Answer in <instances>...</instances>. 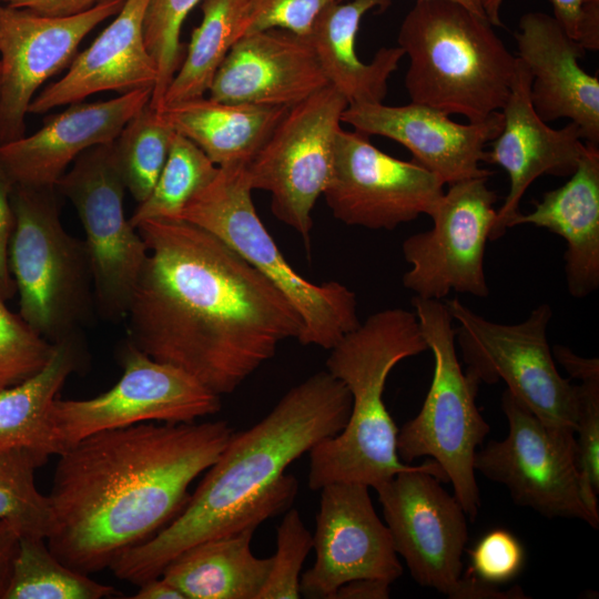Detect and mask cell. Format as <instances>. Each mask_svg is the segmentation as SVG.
I'll list each match as a JSON object with an SVG mask.
<instances>
[{
  "label": "cell",
  "mask_w": 599,
  "mask_h": 599,
  "mask_svg": "<svg viewBox=\"0 0 599 599\" xmlns=\"http://www.w3.org/2000/svg\"><path fill=\"white\" fill-rule=\"evenodd\" d=\"M136 230L148 250L125 316L136 348L221 397L300 339L294 306L219 237L185 221Z\"/></svg>",
  "instance_id": "6da1fadb"
},
{
  "label": "cell",
  "mask_w": 599,
  "mask_h": 599,
  "mask_svg": "<svg viewBox=\"0 0 599 599\" xmlns=\"http://www.w3.org/2000/svg\"><path fill=\"white\" fill-rule=\"evenodd\" d=\"M233 434L224 420L140 423L70 446L54 469L47 544L68 567L90 575L164 528L189 488Z\"/></svg>",
  "instance_id": "7a4b0ae2"
},
{
  "label": "cell",
  "mask_w": 599,
  "mask_h": 599,
  "mask_svg": "<svg viewBox=\"0 0 599 599\" xmlns=\"http://www.w3.org/2000/svg\"><path fill=\"white\" fill-rule=\"evenodd\" d=\"M346 386L321 370L292 387L252 427L232 434L205 470L182 511L148 540L121 552L109 566L136 586L202 541L255 530L285 511L298 490L286 468L319 441L337 435L351 414Z\"/></svg>",
  "instance_id": "3957f363"
},
{
  "label": "cell",
  "mask_w": 599,
  "mask_h": 599,
  "mask_svg": "<svg viewBox=\"0 0 599 599\" xmlns=\"http://www.w3.org/2000/svg\"><path fill=\"white\" fill-rule=\"evenodd\" d=\"M329 351L326 370L346 386L352 407L345 427L308 451V487L344 481L376 489L412 467L397 454L398 428L383 397L387 377L428 351L427 343L416 314L394 307L368 316Z\"/></svg>",
  "instance_id": "277c9868"
},
{
  "label": "cell",
  "mask_w": 599,
  "mask_h": 599,
  "mask_svg": "<svg viewBox=\"0 0 599 599\" xmlns=\"http://www.w3.org/2000/svg\"><path fill=\"white\" fill-rule=\"evenodd\" d=\"M485 17L447 0H417L403 19L398 47L408 55L410 102L480 122L504 106L514 57Z\"/></svg>",
  "instance_id": "5b68a950"
},
{
  "label": "cell",
  "mask_w": 599,
  "mask_h": 599,
  "mask_svg": "<svg viewBox=\"0 0 599 599\" xmlns=\"http://www.w3.org/2000/svg\"><path fill=\"white\" fill-rule=\"evenodd\" d=\"M252 191L246 165L219 167L176 221L212 233L266 277L301 316L302 345L331 349L361 323L356 294L339 282L316 284L296 272L262 223Z\"/></svg>",
  "instance_id": "8992f818"
},
{
  "label": "cell",
  "mask_w": 599,
  "mask_h": 599,
  "mask_svg": "<svg viewBox=\"0 0 599 599\" xmlns=\"http://www.w3.org/2000/svg\"><path fill=\"white\" fill-rule=\"evenodd\" d=\"M57 193L55 187L14 185L8 251L18 314L52 344L81 335L95 305L84 240L64 230Z\"/></svg>",
  "instance_id": "52a82bcc"
},
{
  "label": "cell",
  "mask_w": 599,
  "mask_h": 599,
  "mask_svg": "<svg viewBox=\"0 0 599 599\" xmlns=\"http://www.w3.org/2000/svg\"><path fill=\"white\" fill-rule=\"evenodd\" d=\"M434 373L419 413L397 434V454L404 464L432 457L451 484L454 496L471 520L480 508L474 460L489 433L476 396L480 383L463 370L456 329L446 303L414 296L412 300Z\"/></svg>",
  "instance_id": "ba28073f"
},
{
  "label": "cell",
  "mask_w": 599,
  "mask_h": 599,
  "mask_svg": "<svg viewBox=\"0 0 599 599\" xmlns=\"http://www.w3.org/2000/svg\"><path fill=\"white\" fill-rule=\"evenodd\" d=\"M456 323L466 373L479 383L505 382L521 404L545 424L576 433L579 389L562 377L547 339L549 304L534 308L516 324L478 315L458 298L445 302Z\"/></svg>",
  "instance_id": "9c48e42d"
},
{
  "label": "cell",
  "mask_w": 599,
  "mask_h": 599,
  "mask_svg": "<svg viewBox=\"0 0 599 599\" xmlns=\"http://www.w3.org/2000/svg\"><path fill=\"white\" fill-rule=\"evenodd\" d=\"M122 376L88 399H60L50 420L57 455L93 434L140 423H191L216 414L220 396L189 374L159 362L125 341L118 352Z\"/></svg>",
  "instance_id": "30bf717a"
},
{
  "label": "cell",
  "mask_w": 599,
  "mask_h": 599,
  "mask_svg": "<svg viewBox=\"0 0 599 599\" xmlns=\"http://www.w3.org/2000/svg\"><path fill=\"white\" fill-rule=\"evenodd\" d=\"M113 142L84 151L55 184L83 226L95 306L109 321L126 316L148 253L142 236L124 214L126 189Z\"/></svg>",
  "instance_id": "8fae6325"
},
{
  "label": "cell",
  "mask_w": 599,
  "mask_h": 599,
  "mask_svg": "<svg viewBox=\"0 0 599 599\" xmlns=\"http://www.w3.org/2000/svg\"><path fill=\"white\" fill-rule=\"evenodd\" d=\"M347 100L327 85L288 108L246 165L252 190L271 195V211L309 247L312 211L333 171L334 142Z\"/></svg>",
  "instance_id": "7c38bea8"
},
{
  "label": "cell",
  "mask_w": 599,
  "mask_h": 599,
  "mask_svg": "<svg viewBox=\"0 0 599 599\" xmlns=\"http://www.w3.org/2000/svg\"><path fill=\"white\" fill-rule=\"evenodd\" d=\"M501 408L508 435L477 450L475 470L506 486L519 506L597 529L599 516L588 509L581 493L575 433L545 424L507 389Z\"/></svg>",
  "instance_id": "4fadbf2b"
},
{
  "label": "cell",
  "mask_w": 599,
  "mask_h": 599,
  "mask_svg": "<svg viewBox=\"0 0 599 599\" xmlns=\"http://www.w3.org/2000/svg\"><path fill=\"white\" fill-rule=\"evenodd\" d=\"M435 460L397 473L375 490L397 555L413 579L457 599L463 552L468 540L467 515Z\"/></svg>",
  "instance_id": "5bb4252c"
},
{
  "label": "cell",
  "mask_w": 599,
  "mask_h": 599,
  "mask_svg": "<svg viewBox=\"0 0 599 599\" xmlns=\"http://www.w3.org/2000/svg\"><path fill=\"white\" fill-rule=\"evenodd\" d=\"M487 180L449 184L429 215L432 229L404 240L402 251L409 270L403 275V285L414 296L436 301L451 292L488 296L484 257L498 195Z\"/></svg>",
  "instance_id": "9a60e30c"
},
{
  "label": "cell",
  "mask_w": 599,
  "mask_h": 599,
  "mask_svg": "<svg viewBox=\"0 0 599 599\" xmlns=\"http://www.w3.org/2000/svg\"><path fill=\"white\" fill-rule=\"evenodd\" d=\"M444 185L416 162L396 159L372 144L368 135L341 128L323 196L333 216L344 224L390 231L423 214L429 216Z\"/></svg>",
  "instance_id": "2e32d148"
},
{
  "label": "cell",
  "mask_w": 599,
  "mask_h": 599,
  "mask_svg": "<svg viewBox=\"0 0 599 599\" xmlns=\"http://www.w3.org/2000/svg\"><path fill=\"white\" fill-rule=\"evenodd\" d=\"M125 0H101L68 17L0 6V144L24 135L26 115L40 87L69 68L84 37L114 17Z\"/></svg>",
  "instance_id": "e0dca14e"
},
{
  "label": "cell",
  "mask_w": 599,
  "mask_h": 599,
  "mask_svg": "<svg viewBox=\"0 0 599 599\" xmlns=\"http://www.w3.org/2000/svg\"><path fill=\"white\" fill-rule=\"evenodd\" d=\"M369 487L332 483L321 488L313 549L315 561L301 576V596L334 599L338 588L355 579L389 583L403 575L390 532L373 506Z\"/></svg>",
  "instance_id": "ac0fdd59"
},
{
  "label": "cell",
  "mask_w": 599,
  "mask_h": 599,
  "mask_svg": "<svg viewBox=\"0 0 599 599\" xmlns=\"http://www.w3.org/2000/svg\"><path fill=\"white\" fill-rule=\"evenodd\" d=\"M341 121L366 135H380L405 146L414 162L436 174L445 184L474 177H489L485 146L501 131L500 111L480 122L466 124L428 105L410 102L392 106L383 103L348 105Z\"/></svg>",
  "instance_id": "d6986e66"
},
{
  "label": "cell",
  "mask_w": 599,
  "mask_h": 599,
  "mask_svg": "<svg viewBox=\"0 0 599 599\" xmlns=\"http://www.w3.org/2000/svg\"><path fill=\"white\" fill-rule=\"evenodd\" d=\"M530 83L528 68L517 58L510 92L500 110L504 124L485 162L502 167L510 181L489 241L501 237L510 229L520 213V201L535 180L545 174L570 176L586 148L576 123L554 129L540 119L530 100Z\"/></svg>",
  "instance_id": "ffe728a7"
},
{
  "label": "cell",
  "mask_w": 599,
  "mask_h": 599,
  "mask_svg": "<svg viewBox=\"0 0 599 599\" xmlns=\"http://www.w3.org/2000/svg\"><path fill=\"white\" fill-rule=\"evenodd\" d=\"M151 95L152 89H142L105 101L69 104L48 116L33 134L0 144V161L14 185L55 187L80 154L113 142Z\"/></svg>",
  "instance_id": "44dd1931"
},
{
  "label": "cell",
  "mask_w": 599,
  "mask_h": 599,
  "mask_svg": "<svg viewBox=\"0 0 599 599\" xmlns=\"http://www.w3.org/2000/svg\"><path fill=\"white\" fill-rule=\"evenodd\" d=\"M327 85L307 38L270 29L246 34L231 47L209 98L292 108Z\"/></svg>",
  "instance_id": "7402d4cb"
},
{
  "label": "cell",
  "mask_w": 599,
  "mask_h": 599,
  "mask_svg": "<svg viewBox=\"0 0 599 599\" xmlns=\"http://www.w3.org/2000/svg\"><path fill=\"white\" fill-rule=\"evenodd\" d=\"M531 75L530 100L541 120L569 119L586 143L599 146V79L579 64L585 48L545 12H527L514 34Z\"/></svg>",
  "instance_id": "603a6c76"
},
{
  "label": "cell",
  "mask_w": 599,
  "mask_h": 599,
  "mask_svg": "<svg viewBox=\"0 0 599 599\" xmlns=\"http://www.w3.org/2000/svg\"><path fill=\"white\" fill-rule=\"evenodd\" d=\"M149 3L150 0H125L112 22L77 53L65 75L35 94L28 113L42 114L103 91L125 94L153 90L158 70L144 41Z\"/></svg>",
  "instance_id": "cb8c5ba5"
},
{
  "label": "cell",
  "mask_w": 599,
  "mask_h": 599,
  "mask_svg": "<svg viewBox=\"0 0 599 599\" xmlns=\"http://www.w3.org/2000/svg\"><path fill=\"white\" fill-rule=\"evenodd\" d=\"M534 210L519 213L510 229L530 224L566 242L565 275L568 292L583 298L599 287V146L586 143L568 181L534 201Z\"/></svg>",
  "instance_id": "d4e9b609"
},
{
  "label": "cell",
  "mask_w": 599,
  "mask_h": 599,
  "mask_svg": "<svg viewBox=\"0 0 599 599\" xmlns=\"http://www.w3.org/2000/svg\"><path fill=\"white\" fill-rule=\"evenodd\" d=\"M390 0H352L327 6L315 19L307 40L327 82L351 104L383 103L387 83L404 51L397 45L380 48L365 63L356 53V35L363 17Z\"/></svg>",
  "instance_id": "484cf974"
},
{
  "label": "cell",
  "mask_w": 599,
  "mask_h": 599,
  "mask_svg": "<svg viewBox=\"0 0 599 599\" xmlns=\"http://www.w3.org/2000/svg\"><path fill=\"white\" fill-rule=\"evenodd\" d=\"M287 109L202 97L159 112L217 167H225L247 165Z\"/></svg>",
  "instance_id": "4316f807"
},
{
  "label": "cell",
  "mask_w": 599,
  "mask_h": 599,
  "mask_svg": "<svg viewBox=\"0 0 599 599\" xmlns=\"http://www.w3.org/2000/svg\"><path fill=\"white\" fill-rule=\"evenodd\" d=\"M254 531L246 529L194 545L171 560L161 576L185 599H257L272 558L253 555Z\"/></svg>",
  "instance_id": "83f0119b"
},
{
  "label": "cell",
  "mask_w": 599,
  "mask_h": 599,
  "mask_svg": "<svg viewBox=\"0 0 599 599\" xmlns=\"http://www.w3.org/2000/svg\"><path fill=\"white\" fill-rule=\"evenodd\" d=\"M84 361L81 335L54 343L44 367L30 378L0 389V453L28 449L57 455L50 413L68 377Z\"/></svg>",
  "instance_id": "f1b7e54d"
},
{
  "label": "cell",
  "mask_w": 599,
  "mask_h": 599,
  "mask_svg": "<svg viewBox=\"0 0 599 599\" xmlns=\"http://www.w3.org/2000/svg\"><path fill=\"white\" fill-rule=\"evenodd\" d=\"M202 21L160 110L204 97L231 47L246 33L248 0H201Z\"/></svg>",
  "instance_id": "f546056e"
},
{
  "label": "cell",
  "mask_w": 599,
  "mask_h": 599,
  "mask_svg": "<svg viewBox=\"0 0 599 599\" xmlns=\"http://www.w3.org/2000/svg\"><path fill=\"white\" fill-rule=\"evenodd\" d=\"M114 593L60 561L45 538L22 536L3 599H102Z\"/></svg>",
  "instance_id": "4dcf8cb0"
},
{
  "label": "cell",
  "mask_w": 599,
  "mask_h": 599,
  "mask_svg": "<svg viewBox=\"0 0 599 599\" xmlns=\"http://www.w3.org/2000/svg\"><path fill=\"white\" fill-rule=\"evenodd\" d=\"M219 167L191 140L175 132L166 162L148 197L138 203L130 223L176 221L189 201L216 175Z\"/></svg>",
  "instance_id": "1f68e13d"
},
{
  "label": "cell",
  "mask_w": 599,
  "mask_h": 599,
  "mask_svg": "<svg viewBox=\"0 0 599 599\" xmlns=\"http://www.w3.org/2000/svg\"><path fill=\"white\" fill-rule=\"evenodd\" d=\"M175 131L149 104L124 125L114 140L116 164L125 189L141 203L151 193L166 162Z\"/></svg>",
  "instance_id": "d6a6232c"
},
{
  "label": "cell",
  "mask_w": 599,
  "mask_h": 599,
  "mask_svg": "<svg viewBox=\"0 0 599 599\" xmlns=\"http://www.w3.org/2000/svg\"><path fill=\"white\" fill-rule=\"evenodd\" d=\"M48 457L28 449L0 453V520L20 535L45 538L51 526L49 496L41 494L35 470Z\"/></svg>",
  "instance_id": "836d02e7"
},
{
  "label": "cell",
  "mask_w": 599,
  "mask_h": 599,
  "mask_svg": "<svg viewBox=\"0 0 599 599\" xmlns=\"http://www.w3.org/2000/svg\"><path fill=\"white\" fill-rule=\"evenodd\" d=\"M201 0H150L144 19V41L158 79L149 105L159 111L163 95L184 58L180 33L187 14Z\"/></svg>",
  "instance_id": "e575fe53"
},
{
  "label": "cell",
  "mask_w": 599,
  "mask_h": 599,
  "mask_svg": "<svg viewBox=\"0 0 599 599\" xmlns=\"http://www.w3.org/2000/svg\"><path fill=\"white\" fill-rule=\"evenodd\" d=\"M50 343L23 318L11 312L0 296V389L17 385L41 370L50 359Z\"/></svg>",
  "instance_id": "d590c367"
},
{
  "label": "cell",
  "mask_w": 599,
  "mask_h": 599,
  "mask_svg": "<svg viewBox=\"0 0 599 599\" xmlns=\"http://www.w3.org/2000/svg\"><path fill=\"white\" fill-rule=\"evenodd\" d=\"M312 549L313 536L300 512L287 510L277 527L276 552L271 557L270 572L257 599L301 598V570Z\"/></svg>",
  "instance_id": "8d00e7d4"
},
{
  "label": "cell",
  "mask_w": 599,
  "mask_h": 599,
  "mask_svg": "<svg viewBox=\"0 0 599 599\" xmlns=\"http://www.w3.org/2000/svg\"><path fill=\"white\" fill-rule=\"evenodd\" d=\"M579 380V412L575 435H578L576 444L580 487L586 506L599 516V373Z\"/></svg>",
  "instance_id": "74e56055"
},
{
  "label": "cell",
  "mask_w": 599,
  "mask_h": 599,
  "mask_svg": "<svg viewBox=\"0 0 599 599\" xmlns=\"http://www.w3.org/2000/svg\"><path fill=\"white\" fill-rule=\"evenodd\" d=\"M468 573L491 583L511 580L522 569L525 551L520 541L509 531L495 529L487 532L469 551Z\"/></svg>",
  "instance_id": "f35d334b"
},
{
  "label": "cell",
  "mask_w": 599,
  "mask_h": 599,
  "mask_svg": "<svg viewBox=\"0 0 599 599\" xmlns=\"http://www.w3.org/2000/svg\"><path fill=\"white\" fill-rule=\"evenodd\" d=\"M341 1L344 0H248L246 34L282 29L307 37L317 16Z\"/></svg>",
  "instance_id": "ab89813d"
},
{
  "label": "cell",
  "mask_w": 599,
  "mask_h": 599,
  "mask_svg": "<svg viewBox=\"0 0 599 599\" xmlns=\"http://www.w3.org/2000/svg\"><path fill=\"white\" fill-rule=\"evenodd\" d=\"M14 184L0 161V296L7 302L17 293L8 262L9 243L14 227L12 191Z\"/></svg>",
  "instance_id": "60d3db41"
},
{
  "label": "cell",
  "mask_w": 599,
  "mask_h": 599,
  "mask_svg": "<svg viewBox=\"0 0 599 599\" xmlns=\"http://www.w3.org/2000/svg\"><path fill=\"white\" fill-rule=\"evenodd\" d=\"M554 17L566 32L578 41V24L582 0H550ZM504 0H481L485 14L494 27H500V8Z\"/></svg>",
  "instance_id": "b9f144b4"
},
{
  "label": "cell",
  "mask_w": 599,
  "mask_h": 599,
  "mask_svg": "<svg viewBox=\"0 0 599 599\" xmlns=\"http://www.w3.org/2000/svg\"><path fill=\"white\" fill-rule=\"evenodd\" d=\"M3 4L22 8L42 16L68 17L93 8L101 0H0Z\"/></svg>",
  "instance_id": "7bdbcfd3"
},
{
  "label": "cell",
  "mask_w": 599,
  "mask_h": 599,
  "mask_svg": "<svg viewBox=\"0 0 599 599\" xmlns=\"http://www.w3.org/2000/svg\"><path fill=\"white\" fill-rule=\"evenodd\" d=\"M19 541L18 531L8 522L0 520V599H3L9 587Z\"/></svg>",
  "instance_id": "ee69618b"
},
{
  "label": "cell",
  "mask_w": 599,
  "mask_h": 599,
  "mask_svg": "<svg viewBox=\"0 0 599 599\" xmlns=\"http://www.w3.org/2000/svg\"><path fill=\"white\" fill-rule=\"evenodd\" d=\"M578 41L586 51L599 49V0L581 1Z\"/></svg>",
  "instance_id": "f6af8a7d"
},
{
  "label": "cell",
  "mask_w": 599,
  "mask_h": 599,
  "mask_svg": "<svg viewBox=\"0 0 599 599\" xmlns=\"http://www.w3.org/2000/svg\"><path fill=\"white\" fill-rule=\"evenodd\" d=\"M390 585L379 579H355L341 586L334 599H387Z\"/></svg>",
  "instance_id": "bcb514c9"
},
{
  "label": "cell",
  "mask_w": 599,
  "mask_h": 599,
  "mask_svg": "<svg viewBox=\"0 0 599 599\" xmlns=\"http://www.w3.org/2000/svg\"><path fill=\"white\" fill-rule=\"evenodd\" d=\"M133 599H185L182 592L162 576L151 578L139 585Z\"/></svg>",
  "instance_id": "7dc6e473"
},
{
  "label": "cell",
  "mask_w": 599,
  "mask_h": 599,
  "mask_svg": "<svg viewBox=\"0 0 599 599\" xmlns=\"http://www.w3.org/2000/svg\"><path fill=\"white\" fill-rule=\"evenodd\" d=\"M447 1L457 2L464 6L465 8L469 9L474 13L487 18L485 14L483 4H481V0H447Z\"/></svg>",
  "instance_id": "c3c4849f"
},
{
  "label": "cell",
  "mask_w": 599,
  "mask_h": 599,
  "mask_svg": "<svg viewBox=\"0 0 599 599\" xmlns=\"http://www.w3.org/2000/svg\"><path fill=\"white\" fill-rule=\"evenodd\" d=\"M0 82H1V64H0Z\"/></svg>",
  "instance_id": "681fc988"
}]
</instances>
